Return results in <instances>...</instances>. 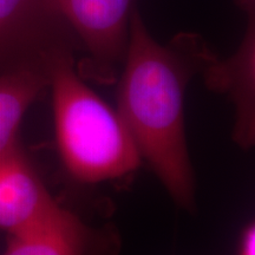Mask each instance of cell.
Instances as JSON below:
<instances>
[{"label": "cell", "mask_w": 255, "mask_h": 255, "mask_svg": "<svg viewBox=\"0 0 255 255\" xmlns=\"http://www.w3.org/2000/svg\"><path fill=\"white\" fill-rule=\"evenodd\" d=\"M241 4V7L244 9H246L248 13L251 12H254V5H255V0H239Z\"/></svg>", "instance_id": "30bf717a"}, {"label": "cell", "mask_w": 255, "mask_h": 255, "mask_svg": "<svg viewBox=\"0 0 255 255\" xmlns=\"http://www.w3.org/2000/svg\"><path fill=\"white\" fill-rule=\"evenodd\" d=\"M43 64L52 91L59 154L68 171L83 183H98L132 173L141 155L120 114L82 81L71 51L56 45Z\"/></svg>", "instance_id": "7a4b0ae2"}, {"label": "cell", "mask_w": 255, "mask_h": 255, "mask_svg": "<svg viewBox=\"0 0 255 255\" xmlns=\"http://www.w3.org/2000/svg\"><path fill=\"white\" fill-rule=\"evenodd\" d=\"M119 244L71 214L62 221L8 234L2 255H116Z\"/></svg>", "instance_id": "8992f818"}, {"label": "cell", "mask_w": 255, "mask_h": 255, "mask_svg": "<svg viewBox=\"0 0 255 255\" xmlns=\"http://www.w3.org/2000/svg\"><path fill=\"white\" fill-rule=\"evenodd\" d=\"M132 0H49L72 25L91 56L100 78L113 77L114 66L126 56Z\"/></svg>", "instance_id": "277c9868"}, {"label": "cell", "mask_w": 255, "mask_h": 255, "mask_svg": "<svg viewBox=\"0 0 255 255\" xmlns=\"http://www.w3.org/2000/svg\"><path fill=\"white\" fill-rule=\"evenodd\" d=\"M49 0H0V72L43 64L45 49L36 40L37 19L49 8Z\"/></svg>", "instance_id": "52a82bcc"}, {"label": "cell", "mask_w": 255, "mask_h": 255, "mask_svg": "<svg viewBox=\"0 0 255 255\" xmlns=\"http://www.w3.org/2000/svg\"><path fill=\"white\" fill-rule=\"evenodd\" d=\"M203 41L183 36L165 46L132 11L126 66L119 87L121 119L175 202L195 208V181L184 129V97L190 78L214 58Z\"/></svg>", "instance_id": "6da1fadb"}, {"label": "cell", "mask_w": 255, "mask_h": 255, "mask_svg": "<svg viewBox=\"0 0 255 255\" xmlns=\"http://www.w3.org/2000/svg\"><path fill=\"white\" fill-rule=\"evenodd\" d=\"M71 214L49 193L20 145L0 157V229L17 234Z\"/></svg>", "instance_id": "3957f363"}, {"label": "cell", "mask_w": 255, "mask_h": 255, "mask_svg": "<svg viewBox=\"0 0 255 255\" xmlns=\"http://www.w3.org/2000/svg\"><path fill=\"white\" fill-rule=\"evenodd\" d=\"M47 87L44 64H25L0 72V157L19 144L21 120Z\"/></svg>", "instance_id": "ba28073f"}, {"label": "cell", "mask_w": 255, "mask_h": 255, "mask_svg": "<svg viewBox=\"0 0 255 255\" xmlns=\"http://www.w3.org/2000/svg\"><path fill=\"white\" fill-rule=\"evenodd\" d=\"M239 255H255L254 223H250L242 232L239 244Z\"/></svg>", "instance_id": "9c48e42d"}, {"label": "cell", "mask_w": 255, "mask_h": 255, "mask_svg": "<svg viewBox=\"0 0 255 255\" xmlns=\"http://www.w3.org/2000/svg\"><path fill=\"white\" fill-rule=\"evenodd\" d=\"M244 40L232 57H214L201 72L207 87L227 94L237 109L233 138L250 149L255 141V18L251 12Z\"/></svg>", "instance_id": "5b68a950"}]
</instances>
